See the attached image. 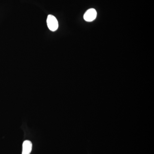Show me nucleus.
<instances>
[{
  "mask_svg": "<svg viewBox=\"0 0 154 154\" xmlns=\"http://www.w3.org/2000/svg\"><path fill=\"white\" fill-rule=\"evenodd\" d=\"M47 24L48 28L52 31H55L58 28V22L57 19L52 15H49L48 16Z\"/></svg>",
  "mask_w": 154,
  "mask_h": 154,
  "instance_id": "nucleus-1",
  "label": "nucleus"
},
{
  "mask_svg": "<svg viewBox=\"0 0 154 154\" xmlns=\"http://www.w3.org/2000/svg\"><path fill=\"white\" fill-rule=\"evenodd\" d=\"M97 17V12L95 9L91 8L86 11L84 15V19L86 21L91 22L94 21Z\"/></svg>",
  "mask_w": 154,
  "mask_h": 154,
  "instance_id": "nucleus-2",
  "label": "nucleus"
},
{
  "mask_svg": "<svg viewBox=\"0 0 154 154\" xmlns=\"http://www.w3.org/2000/svg\"><path fill=\"white\" fill-rule=\"evenodd\" d=\"M22 154H30L32 149V143L30 141L25 140L23 143Z\"/></svg>",
  "mask_w": 154,
  "mask_h": 154,
  "instance_id": "nucleus-3",
  "label": "nucleus"
}]
</instances>
